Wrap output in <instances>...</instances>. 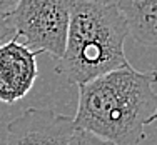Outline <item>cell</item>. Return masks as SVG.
Here are the masks:
<instances>
[{
  "label": "cell",
  "instance_id": "cell-4",
  "mask_svg": "<svg viewBox=\"0 0 157 145\" xmlns=\"http://www.w3.org/2000/svg\"><path fill=\"white\" fill-rule=\"evenodd\" d=\"M74 130V118L30 107L7 125V145H67Z\"/></svg>",
  "mask_w": 157,
  "mask_h": 145
},
{
  "label": "cell",
  "instance_id": "cell-2",
  "mask_svg": "<svg viewBox=\"0 0 157 145\" xmlns=\"http://www.w3.org/2000/svg\"><path fill=\"white\" fill-rule=\"evenodd\" d=\"M129 35L115 0H74L65 50L55 72L69 84L85 82L130 67L124 43Z\"/></svg>",
  "mask_w": 157,
  "mask_h": 145
},
{
  "label": "cell",
  "instance_id": "cell-9",
  "mask_svg": "<svg viewBox=\"0 0 157 145\" xmlns=\"http://www.w3.org/2000/svg\"><path fill=\"white\" fill-rule=\"evenodd\" d=\"M18 2H20V0H0V13L10 15V13L13 12V9L17 7Z\"/></svg>",
  "mask_w": 157,
  "mask_h": 145
},
{
  "label": "cell",
  "instance_id": "cell-6",
  "mask_svg": "<svg viewBox=\"0 0 157 145\" xmlns=\"http://www.w3.org/2000/svg\"><path fill=\"white\" fill-rule=\"evenodd\" d=\"M129 35L145 47H157V0H115Z\"/></svg>",
  "mask_w": 157,
  "mask_h": 145
},
{
  "label": "cell",
  "instance_id": "cell-3",
  "mask_svg": "<svg viewBox=\"0 0 157 145\" xmlns=\"http://www.w3.org/2000/svg\"><path fill=\"white\" fill-rule=\"evenodd\" d=\"M74 0H20L10 13L13 32L29 48L60 58L65 50Z\"/></svg>",
  "mask_w": 157,
  "mask_h": 145
},
{
  "label": "cell",
  "instance_id": "cell-8",
  "mask_svg": "<svg viewBox=\"0 0 157 145\" xmlns=\"http://www.w3.org/2000/svg\"><path fill=\"white\" fill-rule=\"evenodd\" d=\"M15 35L12 27V22H10V15L7 13H0V43L7 42L9 39Z\"/></svg>",
  "mask_w": 157,
  "mask_h": 145
},
{
  "label": "cell",
  "instance_id": "cell-7",
  "mask_svg": "<svg viewBox=\"0 0 157 145\" xmlns=\"http://www.w3.org/2000/svg\"><path fill=\"white\" fill-rule=\"evenodd\" d=\"M67 145H114L110 140H105L102 137L95 135V133H90L87 130H82V128H77L74 130L72 137L69 139Z\"/></svg>",
  "mask_w": 157,
  "mask_h": 145
},
{
  "label": "cell",
  "instance_id": "cell-1",
  "mask_svg": "<svg viewBox=\"0 0 157 145\" xmlns=\"http://www.w3.org/2000/svg\"><path fill=\"white\" fill-rule=\"evenodd\" d=\"M157 70L117 69L78 85L77 128L114 145H140L157 120Z\"/></svg>",
  "mask_w": 157,
  "mask_h": 145
},
{
  "label": "cell",
  "instance_id": "cell-5",
  "mask_svg": "<svg viewBox=\"0 0 157 145\" xmlns=\"http://www.w3.org/2000/svg\"><path fill=\"white\" fill-rule=\"evenodd\" d=\"M37 55L17 37L0 43V102L15 103L32 90L39 77Z\"/></svg>",
  "mask_w": 157,
  "mask_h": 145
}]
</instances>
